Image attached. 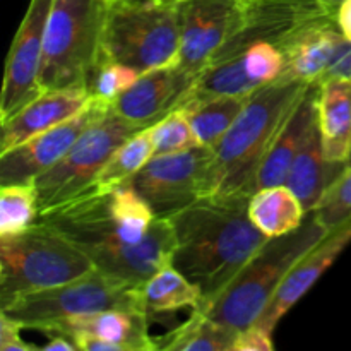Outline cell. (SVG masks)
Returning a JSON list of instances; mask_svg holds the SVG:
<instances>
[{"mask_svg": "<svg viewBox=\"0 0 351 351\" xmlns=\"http://www.w3.org/2000/svg\"><path fill=\"white\" fill-rule=\"evenodd\" d=\"M211 154L213 149L197 146L184 153L154 156L130 185L149 204L156 218H170L202 199L204 170Z\"/></svg>", "mask_w": 351, "mask_h": 351, "instance_id": "obj_11", "label": "cell"}, {"mask_svg": "<svg viewBox=\"0 0 351 351\" xmlns=\"http://www.w3.org/2000/svg\"><path fill=\"white\" fill-rule=\"evenodd\" d=\"M202 302V291L189 281L171 264L165 266L144 285V304L147 315L171 314L180 308H197Z\"/></svg>", "mask_w": 351, "mask_h": 351, "instance_id": "obj_25", "label": "cell"}, {"mask_svg": "<svg viewBox=\"0 0 351 351\" xmlns=\"http://www.w3.org/2000/svg\"><path fill=\"white\" fill-rule=\"evenodd\" d=\"M308 86L311 82L280 77L250 93L245 108L206 165L202 199L249 201L267 153Z\"/></svg>", "mask_w": 351, "mask_h": 351, "instance_id": "obj_3", "label": "cell"}, {"mask_svg": "<svg viewBox=\"0 0 351 351\" xmlns=\"http://www.w3.org/2000/svg\"><path fill=\"white\" fill-rule=\"evenodd\" d=\"M274 341L273 332L264 329L263 326L252 324L239 331L233 351H273Z\"/></svg>", "mask_w": 351, "mask_h": 351, "instance_id": "obj_31", "label": "cell"}, {"mask_svg": "<svg viewBox=\"0 0 351 351\" xmlns=\"http://www.w3.org/2000/svg\"><path fill=\"white\" fill-rule=\"evenodd\" d=\"M351 167V154H350V160H348V163H346V168H350Z\"/></svg>", "mask_w": 351, "mask_h": 351, "instance_id": "obj_38", "label": "cell"}, {"mask_svg": "<svg viewBox=\"0 0 351 351\" xmlns=\"http://www.w3.org/2000/svg\"><path fill=\"white\" fill-rule=\"evenodd\" d=\"M329 233L311 211L300 228L267 240L237 276L197 311L237 331L256 324L291 267Z\"/></svg>", "mask_w": 351, "mask_h": 351, "instance_id": "obj_4", "label": "cell"}, {"mask_svg": "<svg viewBox=\"0 0 351 351\" xmlns=\"http://www.w3.org/2000/svg\"><path fill=\"white\" fill-rule=\"evenodd\" d=\"M351 243V221L332 230L322 242L308 250L290 269L283 283L274 293L264 314L256 324L263 326L269 332H274L281 319L308 293L312 287L322 278V274L336 263L339 254Z\"/></svg>", "mask_w": 351, "mask_h": 351, "instance_id": "obj_16", "label": "cell"}, {"mask_svg": "<svg viewBox=\"0 0 351 351\" xmlns=\"http://www.w3.org/2000/svg\"><path fill=\"white\" fill-rule=\"evenodd\" d=\"M23 326L0 312V351H33L40 350L21 338Z\"/></svg>", "mask_w": 351, "mask_h": 351, "instance_id": "obj_32", "label": "cell"}, {"mask_svg": "<svg viewBox=\"0 0 351 351\" xmlns=\"http://www.w3.org/2000/svg\"><path fill=\"white\" fill-rule=\"evenodd\" d=\"M329 77L351 79V41L346 40V38L339 45L338 51H336L335 58H332L331 65H329L328 72H326L324 79Z\"/></svg>", "mask_w": 351, "mask_h": 351, "instance_id": "obj_33", "label": "cell"}, {"mask_svg": "<svg viewBox=\"0 0 351 351\" xmlns=\"http://www.w3.org/2000/svg\"><path fill=\"white\" fill-rule=\"evenodd\" d=\"M103 57L139 74L178 64L180 24L175 2H112L103 29Z\"/></svg>", "mask_w": 351, "mask_h": 351, "instance_id": "obj_7", "label": "cell"}, {"mask_svg": "<svg viewBox=\"0 0 351 351\" xmlns=\"http://www.w3.org/2000/svg\"><path fill=\"white\" fill-rule=\"evenodd\" d=\"M146 312L101 311L74 315L48 326L45 335H64L79 351H156Z\"/></svg>", "mask_w": 351, "mask_h": 351, "instance_id": "obj_14", "label": "cell"}, {"mask_svg": "<svg viewBox=\"0 0 351 351\" xmlns=\"http://www.w3.org/2000/svg\"><path fill=\"white\" fill-rule=\"evenodd\" d=\"M40 219L34 182L0 185V237L24 232Z\"/></svg>", "mask_w": 351, "mask_h": 351, "instance_id": "obj_27", "label": "cell"}, {"mask_svg": "<svg viewBox=\"0 0 351 351\" xmlns=\"http://www.w3.org/2000/svg\"><path fill=\"white\" fill-rule=\"evenodd\" d=\"M168 219L175 237L171 266L199 287L201 305L213 300L269 240L250 219L249 201L204 197Z\"/></svg>", "mask_w": 351, "mask_h": 351, "instance_id": "obj_2", "label": "cell"}, {"mask_svg": "<svg viewBox=\"0 0 351 351\" xmlns=\"http://www.w3.org/2000/svg\"><path fill=\"white\" fill-rule=\"evenodd\" d=\"M51 5L53 0H29L23 21L14 34L0 93V123L9 120L14 113L43 93L41 67Z\"/></svg>", "mask_w": 351, "mask_h": 351, "instance_id": "obj_10", "label": "cell"}, {"mask_svg": "<svg viewBox=\"0 0 351 351\" xmlns=\"http://www.w3.org/2000/svg\"><path fill=\"white\" fill-rule=\"evenodd\" d=\"M112 0H53L45 36L41 86L88 89L103 57V29Z\"/></svg>", "mask_w": 351, "mask_h": 351, "instance_id": "obj_6", "label": "cell"}, {"mask_svg": "<svg viewBox=\"0 0 351 351\" xmlns=\"http://www.w3.org/2000/svg\"><path fill=\"white\" fill-rule=\"evenodd\" d=\"M336 21L343 36L351 41V0H343L336 9Z\"/></svg>", "mask_w": 351, "mask_h": 351, "instance_id": "obj_34", "label": "cell"}, {"mask_svg": "<svg viewBox=\"0 0 351 351\" xmlns=\"http://www.w3.org/2000/svg\"><path fill=\"white\" fill-rule=\"evenodd\" d=\"M139 75L136 69L101 57L93 72L88 89L95 99L112 105L120 95L136 84Z\"/></svg>", "mask_w": 351, "mask_h": 351, "instance_id": "obj_29", "label": "cell"}, {"mask_svg": "<svg viewBox=\"0 0 351 351\" xmlns=\"http://www.w3.org/2000/svg\"><path fill=\"white\" fill-rule=\"evenodd\" d=\"M239 331L192 308L191 317L167 335L156 338L167 351H233Z\"/></svg>", "mask_w": 351, "mask_h": 351, "instance_id": "obj_24", "label": "cell"}, {"mask_svg": "<svg viewBox=\"0 0 351 351\" xmlns=\"http://www.w3.org/2000/svg\"><path fill=\"white\" fill-rule=\"evenodd\" d=\"M40 350L43 351H79L75 343L71 338L64 335H51L50 341L45 346H41Z\"/></svg>", "mask_w": 351, "mask_h": 351, "instance_id": "obj_35", "label": "cell"}, {"mask_svg": "<svg viewBox=\"0 0 351 351\" xmlns=\"http://www.w3.org/2000/svg\"><path fill=\"white\" fill-rule=\"evenodd\" d=\"M101 311L146 312L144 285L120 280L95 267L84 276L24 295L0 308L2 314L19 322L23 329L36 331H45L48 326L67 317Z\"/></svg>", "mask_w": 351, "mask_h": 351, "instance_id": "obj_8", "label": "cell"}, {"mask_svg": "<svg viewBox=\"0 0 351 351\" xmlns=\"http://www.w3.org/2000/svg\"><path fill=\"white\" fill-rule=\"evenodd\" d=\"M317 122L326 160L346 167L351 154V79L319 82Z\"/></svg>", "mask_w": 351, "mask_h": 351, "instance_id": "obj_20", "label": "cell"}, {"mask_svg": "<svg viewBox=\"0 0 351 351\" xmlns=\"http://www.w3.org/2000/svg\"><path fill=\"white\" fill-rule=\"evenodd\" d=\"M345 170V165H332L326 160L319 122H315L291 165L287 185L298 195L307 213H311L317 208L329 185Z\"/></svg>", "mask_w": 351, "mask_h": 351, "instance_id": "obj_21", "label": "cell"}, {"mask_svg": "<svg viewBox=\"0 0 351 351\" xmlns=\"http://www.w3.org/2000/svg\"><path fill=\"white\" fill-rule=\"evenodd\" d=\"M328 2H331L332 5H339V2H343V0H328Z\"/></svg>", "mask_w": 351, "mask_h": 351, "instance_id": "obj_37", "label": "cell"}, {"mask_svg": "<svg viewBox=\"0 0 351 351\" xmlns=\"http://www.w3.org/2000/svg\"><path fill=\"white\" fill-rule=\"evenodd\" d=\"M307 215L298 195L287 184L257 189L249 199L250 219L267 239L298 230Z\"/></svg>", "mask_w": 351, "mask_h": 351, "instance_id": "obj_22", "label": "cell"}, {"mask_svg": "<svg viewBox=\"0 0 351 351\" xmlns=\"http://www.w3.org/2000/svg\"><path fill=\"white\" fill-rule=\"evenodd\" d=\"M149 129L154 144V156L184 153L199 146L197 137L182 108L168 113L165 119L151 125Z\"/></svg>", "mask_w": 351, "mask_h": 351, "instance_id": "obj_28", "label": "cell"}, {"mask_svg": "<svg viewBox=\"0 0 351 351\" xmlns=\"http://www.w3.org/2000/svg\"><path fill=\"white\" fill-rule=\"evenodd\" d=\"M245 0H180L178 65L194 77L208 67L216 51L235 33L242 21Z\"/></svg>", "mask_w": 351, "mask_h": 351, "instance_id": "obj_12", "label": "cell"}, {"mask_svg": "<svg viewBox=\"0 0 351 351\" xmlns=\"http://www.w3.org/2000/svg\"><path fill=\"white\" fill-rule=\"evenodd\" d=\"M93 269L95 264L79 247L38 219L24 232L0 237V308Z\"/></svg>", "mask_w": 351, "mask_h": 351, "instance_id": "obj_5", "label": "cell"}, {"mask_svg": "<svg viewBox=\"0 0 351 351\" xmlns=\"http://www.w3.org/2000/svg\"><path fill=\"white\" fill-rule=\"evenodd\" d=\"M195 79L178 64L144 72L112 108L139 129H147L184 105Z\"/></svg>", "mask_w": 351, "mask_h": 351, "instance_id": "obj_15", "label": "cell"}, {"mask_svg": "<svg viewBox=\"0 0 351 351\" xmlns=\"http://www.w3.org/2000/svg\"><path fill=\"white\" fill-rule=\"evenodd\" d=\"M317 93L319 82H314L308 86L305 95L297 103L290 119L278 134L273 147L261 167L256 191L263 187H271V185L287 184L291 165H293L297 154L300 153L308 132L317 122Z\"/></svg>", "mask_w": 351, "mask_h": 351, "instance_id": "obj_19", "label": "cell"}, {"mask_svg": "<svg viewBox=\"0 0 351 351\" xmlns=\"http://www.w3.org/2000/svg\"><path fill=\"white\" fill-rule=\"evenodd\" d=\"M336 16L315 21L283 45L285 71L281 77L304 82H321L343 43Z\"/></svg>", "mask_w": 351, "mask_h": 351, "instance_id": "obj_18", "label": "cell"}, {"mask_svg": "<svg viewBox=\"0 0 351 351\" xmlns=\"http://www.w3.org/2000/svg\"><path fill=\"white\" fill-rule=\"evenodd\" d=\"M163 2H175V3H177V2H180V0H163Z\"/></svg>", "mask_w": 351, "mask_h": 351, "instance_id": "obj_39", "label": "cell"}, {"mask_svg": "<svg viewBox=\"0 0 351 351\" xmlns=\"http://www.w3.org/2000/svg\"><path fill=\"white\" fill-rule=\"evenodd\" d=\"M151 158H154V144L151 129L147 127V129L137 130L125 143L117 147L91 187L110 191V189L127 184L146 167Z\"/></svg>", "mask_w": 351, "mask_h": 351, "instance_id": "obj_26", "label": "cell"}, {"mask_svg": "<svg viewBox=\"0 0 351 351\" xmlns=\"http://www.w3.org/2000/svg\"><path fill=\"white\" fill-rule=\"evenodd\" d=\"M91 99V93L84 88L43 91L9 120L0 123V154L74 119Z\"/></svg>", "mask_w": 351, "mask_h": 351, "instance_id": "obj_17", "label": "cell"}, {"mask_svg": "<svg viewBox=\"0 0 351 351\" xmlns=\"http://www.w3.org/2000/svg\"><path fill=\"white\" fill-rule=\"evenodd\" d=\"M110 106L112 105L108 103L93 98L91 103L74 119L0 154V185L36 180L67 154L75 141L93 123L98 122L108 112Z\"/></svg>", "mask_w": 351, "mask_h": 351, "instance_id": "obj_13", "label": "cell"}, {"mask_svg": "<svg viewBox=\"0 0 351 351\" xmlns=\"http://www.w3.org/2000/svg\"><path fill=\"white\" fill-rule=\"evenodd\" d=\"M112 2H141V0H112Z\"/></svg>", "mask_w": 351, "mask_h": 351, "instance_id": "obj_36", "label": "cell"}, {"mask_svg": "<svg viewBox=\"0 0 351 351\" xmlns=\"http://www.w3.org/2000/svg\"><path fill=\"white\" fill-rule=\"evenodd\" d=\"M314 213L329 232L351 221V167L329 185Z\"/></svg>", "mask_w": 351, "mask_h": 351, "instance_id": "obj_30", "label": "cell"}, {"mask_svg": "<svg viewBox=\"0 0 351 351\" xmlns=\"http://www.w3.org/2000/svg\"><path fill=\"white\" fill-rule=\"evenodd\" d=\"M250 95H223L213 98L195 99L182 105L191 122L192 130L199 141V146L216 149L230 127L235 123L242 110L245 108Z\"/></svg>", "mask_w": 351, "mask_h": 351, "instance_id": "obj_23", "label": "cell"}, {"mask_svg": "<svg viewBox=\"0 0 351 351\" xmlns=\"http://www.w3.org/2000/svg\"><path fill=\"white\" fill-rule=\"evenodd\" d=\"M40 221L67 237L106 274L146 285L171 264L173 228L127 184L110 191L89 187L75 197L40 213Z\"/></svg>", "mask_w": 351, "mask_h": 351, "instance_id": "obj_1", "label": "cell"}, {"mask_svg": "<svg viewBox=\"0 0 351 351\" xmlns=\"http://www.w3.org/2000/svg\"><path fill=\"white\" fill-rule=\"evenodd\" d=\"M137 130H141L139 127L122 119L110 106L57 165L34 180L40 213L88 191L117 147Z\"/></svg>", "mask_w": 351, "mask_h": 351, "instance_id": "obj_9", "label": "cell"}]
</instances>
